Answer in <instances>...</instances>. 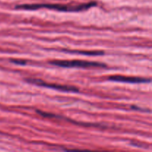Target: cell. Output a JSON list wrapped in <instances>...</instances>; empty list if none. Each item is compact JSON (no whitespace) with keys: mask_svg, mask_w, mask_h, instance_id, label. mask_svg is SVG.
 Returning <instances> with one entry per match:
<instances>
[{"mask_svg":"<svg viewBox=\"0 0 152 152\" xmlns=\"http://www.w3.org/2000/svg\"><path fill=\"white\" fill-rule=\"evenodd\" d=\"M62 51L68 52V53H78V54L82 55H86V56H100V55L105 54L103 51L102 50H62Z\"/></svg>","mask_w":152,"mask_h":152,"instance_id":"5b68a950","label":"cell"},{"mask_svg":"<svg viewBox=\"0 0 152 152\" xmlns=\"http://www.w3.org/2000/svg\"><path fill=\"white\" fill-rule=\"evenodd\" d=\"M108 80L114 82H121L127 83H150L151 79L143 78V77H125L122 75H114L108 77Z\"/></svg>","mask_w":152,"mask_h":152,"instance_id":"277c9868","label":"cell"},{"mask_svg":"<svg viewBox=\"0 0 152 152\" xmlns=\"http://www.w3.org/2000/svg\"><path fill=\"white\" fill-rule=\"evenodd\" d=\"M10 62L16 64V65H25L26 64V61L21 60V59H10Z\"/></svg>","mask_w":152,"mask_h":152,"instance_id":"8992f818","label":"cell"},{"mask_svg":"<svg viewBox=\"0 0 152 152\" xmlns=\"http://www.w3.org/2000/svg\"><path fill=\"white\" fill-rule=\"evenodd\" d=\"M51 65L63 68H105L106 65L101 62L84 60H54L50 62Z\"/></svg>","mask_w":152,"mask_h":152,"instance_id":"7a4b0ae2","label":"cell"},{"mask_svg":"<svg viewBox=\"0 0 152 152\" xmlns=\"http://www.w3.org/2000/svg\"><path fill=\"white\" fill-rule=\"evenodd\" d=\"M25 81L28 83H31V84H35L37 86H42V87L49 88L55 89V90L62 91L67 92H78L79 89L74 86H62V85L59 84H50V83H47L45 82L42 81L41 80H37V79L28 78L25 79Z\"/></svg>","mask_w":152,"mask_h":152,"instance_id":"3957f363","label":"cell"},{"mask_svg":"<svg viewBox=\"0 0 152 152\" xmlns=\"http://www.w3.org/2000/svg\"><path fill=\"white\" fill-rule=\"evenodd\" d=\"M96 5V2L92 1V2L87 3V4H83L81 5L71 7V6L63 5L59 4H21V5H16L15 8L16 9H24V10H37L39 8H45L52 9V10H59V11L65 12H78L82 10H86L90 7Z\"/></svg>","mask_w":152,"mask_h":152,"instance_id":"6da1fadb","label":"cell"}]
</instances>
